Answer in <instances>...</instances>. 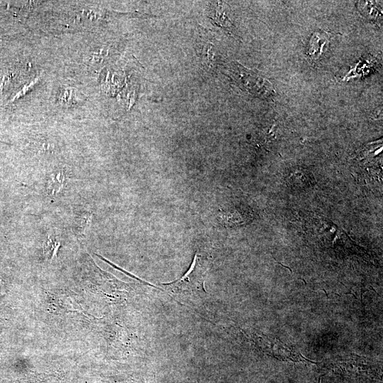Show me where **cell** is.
Wrapping results in <instances>:
<instances>
[{"mask_svg": "<svg viewBox=\"0 0 383 383\" xmlns=\"http://www.w3.org/2000/svg\"><path fill=\"white\" fill-rule=\"evenodd\" d=\"M228 70L233 82L250 94L261 99H270L274 96L272 84L259 72L236 62L230 64Z\"/></svg>", "mask_w": 383, "mask_h": 383, "instance_id": "cell-2", "label": "cell"}, {"mask_svg": "<svg viewBox=\"0 0 383 383\" xmlns=\"http://www.w3.org/2000/svg\"><path fill=\"white\" fill-rule=\"evenodd\" d=\"M196 52L201 59L202 64L209 70L216 64V45L210 38V34L203 28L196 38Z\"/></svg>", "mask_w": 383, "mask_h": 383, "instance_id": "cell-3", "label": "cell"}, {"mask_svg": "<svg viewBox=\"0 0 383 383\" xmlns=\"http://www.w3.org/2000/svg\"><path fill=\"white\" fill-rule=\"evenodd\" d=\"M91 214L90 213H86L80 219L79 223V232H85L89 228Z\"/></svg>", "mask_w": 383, "mask_h": 383, "instance_id": "cell-9", "label": "cell"}, {"mask_svg": "<svg viewBox=\"0 0 383 383\" xmlns=\"http://www.w3.org/2000/svg\"><path fill=\"white\" fill-rule=\"evenodd\" d=\"M358 7L361 13L368 18L377 19L382 17L380 10L372 1H360Z\"/></svg>", "mask_w": 383, "mask_h": 383, "instance_id": "cell-6", "label": "cell"}, {"mask_svg": "<svg viewBox=\"0 0 383 383\" xmlns=\"http://www.w3.org/2000/svg\"><path fill=\"white\" fill-rule=\"evenodd\" d=\"M65 182V173L60 171L53 174L49 182L48 190L52 195L57 194L60 192Z\"/></svg>", "mask_w": 383, "mask_h": 383, "instance_id": "cell-7", "label": "cell"}, {"mask_svg": "<svg viewBox=\"0 0 383 383\" xmlns=\"http://www.w3.org/2000/svg\"><path fill=\"white\" fill-rule=\"evenodd\" d=\"M209 18L218 26L223 28L229 32H233V24L225 5L222 2L213 1L210 4Z\"/></svg>", "mask_w": 383, "mask_h": 383, "instance_id": "cell-5", "label": "cell"}, {"mask_svg": "<svg viewBox=\"0 0 383 383\" xmlns=\"http://www.w3.org/2000/svg\"><path fill=\"white\" fill-rule=\"evenodd\" d=\"M205 273V266L196 255L184 276L172 282L163 284L162 287L181 303L196 306L203 302L206 294L204 288Z\"/></svg>", "mask_w": 383, "mask_h": 383, "instance_id": "cell-1", "label": "cell"}, {"mask_svg": "<svg viewBox=\"0 0 383 383\" xmlns=\"http://www.w3.org/2000/svg\"><path fill=\"white\" fill-rule=\"evenodd\" d=\"M59 246L60 244L57 241L53 240L49 237L45 242L44 252L48 257H50L51 260L56 254Z\"/></svg>", "mask_w": 383, "mask_h": 383, "instance_id": "cell-8", "label": "cell"}, {"mask_svg": "<svg viewBox=\"0 0 383 383\" xmlns=\"http://www.w3.org/2000/svg\"><path fill=\"white\" fill-rule=\"evenodd\" d=\"M329 41L330 37L326 32H313L309 40L308 55L313 60H317L328 49Z\"/></svg>", "mask_w": 383, "mask_h": 383, "instance_id": "cell-4", "label": "cell"}]
</instances>
